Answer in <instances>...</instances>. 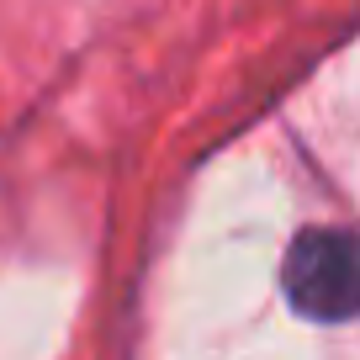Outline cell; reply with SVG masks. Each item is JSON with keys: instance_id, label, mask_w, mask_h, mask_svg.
Wrapping results in <instances>:
<instances>
[{"instance_id": "1", "label": "cell", "mask_w": 360, "mask_h": 360, "mask_svg": "<svg viewBox=\"0 0 360 360\" xmlns=\"http://www.w3.org/2000/svg\"><path fill=\"white\" fill-rule=\"evenodd\" d=\"M281 286L292 307L318 323H345L360 313V238L339 228H307L286 255Z\"/></svg>"}]
</instances>
